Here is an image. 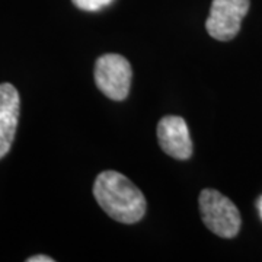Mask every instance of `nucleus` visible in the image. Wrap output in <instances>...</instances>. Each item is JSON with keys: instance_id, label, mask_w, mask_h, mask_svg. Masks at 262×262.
Returning <instances> with one entry per match:
<instances>
[{"instance_id": "1", "label": "nucleus", "mask_w": 262, "mask_h": 262, "mask_svg": "<svg viewBox=\"0 0 262 262\" xmlns=\"http://www.w3.org/2000/svg\"><path fill=\"white\" fill-rule=\"evenodd\" d=\"M94 195L106 214L124 225L140 222L147 210L146 198L139 187L115 170H103L96 177Z\"/></svg>"}, {"instance_id": "2", "label": "nucleus", "mask_w": 262, "mask_h": 262, "mask_svg": "<svg viewBox=\"0 0 262 262\" xmlns=\"http://www.w3.org/2000/svg\"><path fill=\"white\" fill-rule=\"evenodd\" d=\"M203 222L211 233L225 239H232L241 230L242 219L237 207L215 189H203L198 196Z\"/></svg>"}, {"instance_id": "3", "label": "nucleus", "mask_w": 262, "mask_h": 262, "mask_svg": "<svg viewBox=\"0 0 262 262\" xmlns=\"http://www.w3.org/2000/svg\"><path fill=\"white\" fill-rule=\"evenodd\" d=\"M95 83L106 98L124 101L130 94L131 66L120 54H103L95 63Z\"/></svg>"}, {"instance_id": "4", "label": "nucleus", "mask_w": 262, "mask_h": 262, "mask_svg": "<svg viewBox=\"0 0 262 262\" xmlns=\"http://www.w3.org/2000/svg\"><path fill=\"white\" fill-rule=\"evenodd\" d=\"M249 10V0H213L207 18V32L219 41L233 39Z\"/></svg>"}, {"instance_id": "5", "label": "nucleus", "mask_w": 262, "mask_h": 262, "mask_svg": "<svg viewBox=\"0 0 262 262\" xmlns=\"http://www.w3.org/2000/svg\"><path fill=\"white\" fill-rule=\"evenodd\" d=\"M158 140L162 150L173 159L188 160L192 155V141L182 117H163L158 124Z\"/></svg>"}, {"instance_id": "6", "label": "nucleus", "mask_w": 262, "mask_h": 262, "mask_svg": "<svg viewBox=\"0 0 262 262\" xmlns=\"http://www.w3.org/2000/svg\"><path fill=\"white\" fill-rule=\"evenodd\" d=\"M20 99L16 88L10 83L0 84V159L8 155L16 134Z\"/></svg>"}, {"instance_id": "7", "label": "nucleus", "mask_w": 262, "mask_h": 262, "mask_svg": "<svg viewBox=\"0 0 262 262\" xmlns=\"http://www.w3.org/2000/svg\"><path fill=\"white\" fill-rule=\"evenodd\" d=\"M72 2L79 9L86 10V12H98L110 6L114 0H72Z\"/></svg>"}, {"instance_id": "8", "label": "nucleus", "mask_w": 262, "mask_h": 262, "mask_svg": "<svg viewBox=\"0 0 262 262\" xmlns=\"http://www.w3.org/2000/svg\"><path fill=\"white\" fill-rule=\"evenodd\" d=\"M28 262H53L54 259L53 258H50L47 255H37V256H31L27 259Z\"/></svg>"}, {"instance_id": "9", "label": "nucleus", "mask_w": 262, "mask_h": 262, "mask_svg": "<svg viewBox=\"0 0 262 262\" xmlns=\"http://www.w3.org/2000/svg\"><path fill=\"white\" fill-rule=\"evenodd\" d=\"M258 208H259V214L262 217V196L259 198V201H258Z\"/></svg>"}]
</instances>
